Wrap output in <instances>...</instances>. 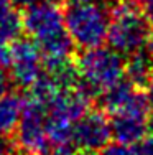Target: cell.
Wrapping results in <instances>:
<instances>
[{
  "mask_svg": "<svg viewBox=\"0 0 153 155\" xmlns=\"http://www.w3.org/2000/svg\"><path fill=\"white\" fill-rule=\"evenodd\" d=\"M115 0H66V3H105V5H112Z\"/></svg>",
  "mask_w": 153,
  "mask_h": 155,
  "instance_id": "ffe728a7",
  "label": "cell"
},
{
  "mask_svg": "<svg viewBox=\"0 0 153 155\" xmlns=\"http://www.w3.org/2000/svg\"><path fill=\"white\" fill-rule=\"evenodd\" d=\"M48 107L40 101L23 96V112L15 130V145L20 152L28 155H49L54 145L49 140L46 127Z\"/></svg>",
  "mask_w": 153,
  "mask_h": 155,
  "instance_id": "5b68a950",
  "label": "cell"
},
{
  "mask_svg": "<svg viewBox=\"0 0 153 155\" xmlns=\"http://www.w3.org/2000/svg\"><path fill=\"white\" fill-rule=\"evenodd\" d=\"M7 71L12 78V83L21 89L31 87L43 76V54L33 38L21 36L13 43L12 60Z\"/></svg>",
  "mask_w": 153,
  "mask_h": 155,
  "instance_id": "52a82bcc",
  "label": "cell"
},
{
  "mask_svg": "<svg viewBox=\"0 0 153 155\" xmlns=\"http://www.w3.org/2000/svg\"><path fill=\"white\" fill-rule=\"evenodd\" d=\"M74 155H99L97 152H92V150H79L78 153H74Z\"/></svg>",
  "mask_w": 153,
  "mask_h": 155,
  "instance_id": "7402d4cb",
  "label": "cell"
},
{
  "mask_svg": "<svg viewBox=\"0 0 153 155\" xmlns=\"http://www.w3.org/2000/svg\"><path fill=\"white\" fill-rule=\"evenodd\" d=\"M153 74V60L147 48L138 50L125 58V78L137 87L145 86L148 78Z\"/></svg>",
  "mask_w": 153,
  "mask_h": 155,
  "instance_id": "8fae6325",
  "label": "cell"
},
{
  "mask_svg": "<svg viewBox=\"0 0 153 155\" xmlns=\"http://www.w3.org/2000/svg\"><path fill=\"white\" fill-rule=\"evenodd\" d=\"M23 112V96L8 91L0 96V135L15 134Z\"/></svg>",
  "mask_w": 153,
  "mask_h": 155,
  "instance_id": "30bf717a",
  "label": "cell"
},
{
  "mask_svg": "<svg viewBox=\"0 0 153 155\" xmlns=\"http://www.w3.org/2000/svg\"><path fill=\"white\" fill-rule=\"evenodd\" d=\"M110 120L100 109H87L72 125L71 145L78 150L100 152L107 143H110Z\"/></svg>",
  "mask_w": 153,
  "mask_h": 155,
  "instance_id": "ba28073f",
  "label": "cell"
},
{
  "mask_svg": "<svg viewBox=\"0 0 153 155\" xmlns=\"http://www.w3.org/2000/svg\"><path fill=\"white\" fill-rule=\"evenodd\" d=\"M64 25L76 48L91 50L107 41L112 5L105 3H66Z\"/></svg>",
  "mask_w": 153,
  "mask_h": 155,
  "instance_id": "3957f363",
  "label": "cell"
},
{
  "mask_svg": "<svg viewBox=\"0 0 153 155\" xmlns=\"http://www.w3.org/2000/svg\"><path fill=\"white\" fill-rule=\"evenodd\" d=\"M74 153L76 152L72 145H59V147H54L49 155H74Z\"/></svg>",
  "mask_w": 153,
  "mask_h": 155,
  "instance_id": "ac0fdd59",
  "label": "cell"
},
{
  "mask_svg": "<svg viewBox=\"0 0 153 155\" xmlns=\"http://www.w3.org/2000/svg\"><path fill=\"white\" fill-rule=\"evenodd\" d=\"M99 155H135V153H133V147L114 142V143H107V145L100 150Z\"/></svg>",
  "mask_w": 153,
  "mask_h": 155,
  "instance_id": "7c38bea8",
  "label": "cell"
},
{
  "mask_svg": "<svg viewBox=\"0 0 153 155\" xmlns=\"http://www.w3.org/2000/svg\"><path fill=\"white\" fill-rule=\"evenodd\" d=\"M145 96H147V101H148V106H150V112L153 116V74L148 78L147 84H145Z\"/></svg>",
  "mask_w": 153,
  "mask_h": 155,
  "instance_id": "e0dca14e",
  "label": "cell"
},
{
  "mask_svg": "<svg viewBox=\"0 0 153 155\" xmlns=\"http://www.w3.org/2000/svg\"><path fill=\"white\" fill-rule=\"evenodd\" d=\"M142 12H143L150 30L153 31V0H142Z\"/></svg>",
  "mask_w": 153,
  "mask_h": 155,
  "instance_id": "2e32d148",
  "label": "cell"
},
{
  "mask_svg": "<svg viewBox=\"0 0 153 155\" xmlns=\"http://www.w3.org/2000/svg\"><path fill=\"white\" fill-rule=\"evenodd\" d=\"M23 28L40 46L45 61L71 60L76 45L64 25V12L58 2H43L25 10Z\"/></svg>",
  "mask_w": 153,
  "mask_h": 155,
  "instance_id": "6da1fadb",
  "label": "cell"
},
{
  "mask_svg": "<svg viewBox=\"0 0 153 155\" xmlns=\"http://www.w3.org/2000/svg\"><path fill=\"white\" fill-rule=\"evenodd\" d=\"M138 93L140 91H138V87L135 84H132L127 78H123L122 81L115 83L114 86L102 91L96 97V104L100 110L112 116V114L120 112L125 107H129L132 104V101L137 97Z\"/></svg>",
  "mask_w": 153,
  "mask_h": 155,
  "instance_id": "9c48e42d",
  "label": "cell"
},
{
  "mask_svg": "<svg viewBox=\"0 0 153 155\" xmlns=\"http://www.w3.org/2000/svg\"><path fill=\"white\" fill-rule=\"evenodd\" d=\"M13 10V5L10 0H0V20H3Z\"/></svg>",
  "mask_w": 153,
  "mask_h": 155,
  "instance_id": "d6986e66",
  "label": "cell"
},
{
  "mask_svg": "<svg viewBox=\"0 0 153 155\" xmlns=\"http://www.w3.org/2000/svg\"><path fill=\"white\" fill-rule=\"evenodd\" d=\"M150 106L145 93H138L133 102L120 112L110 116L112 140L133 147L150 132Z\"/></svg>",
  "mask_w": 153,
  "mask_h": 155,
  "instance_id": "8992f818",
  "label": "cell"
},
{
  "mask_svg": "<svg viewBox=\"0 0 153 155\" xmlns=\"http://www.w3.org/2000/svg\"><path fill=\"white\" fill-rule=\"evenodd\" d=\"M76 68L79 73L78 86L96 101L102 91L125 78V58L112 48L102 45L82 50L76 58Z\"/></svg>",
  "mask_w": 153,
  "mask_h": 155,
  "instance_id": "7a4b0ae2",
  "label": "cell"
},
{
  "mask_svg": "<svg viewBox=\"0 0 153 155\" xmlns=\"http://www.w3.org/2000/svg\"><path fill=\"white\" fill-rule=\"evenodd\" d=\"M133 153L135 155H153V134L147 135L137 145H133Z\"/></svg>",
  "mask_w": 153,
  "mask_h": 155,
  "instance_id": "4fadbf2b",
  "label": "cell"
},
{
  "mask_svg": "<svg viewBox=\"0 0 153 155\" xmlns=\"http://www.w3.org/2000/svg\"><path fill=\"white\" fill-rule=\"evenodd\" d=\"M12 78H10L8 71H7L3 66H0V96L7 94L12 87Z\"/></svg>",
  "mask_w": 153,
  "mask_h": 155,
  "instance_id": "5bb4252c",
  "label": "cell"
},
{
  "mask_svg": "<svg viewBox=\"0 0 153 155\" xmlns=\"http://www.w3.org/2000/svg\"><path fill=\"white\" fill-rule=\"evenodd\" d=\"M12 155H28V153H23V152H20V150L17 149V150H15V152H13Z\"/></svg>",
  "mask_w": 153,
  "mask_h": 155,
  "instance_id": "603a6c76",
  "label": "cell"
},
{
  "mask_svg": "<svg viewBox=\"0 0 153 155\" xmlns=\"http://www.w3.org/2000/svg\"><path fill=\"white\" fill-rule=\"evenodd\" d=\"M13 5V8L17 10H27L33 5H38V3H43V2H59V0H10Z\"/></svg>",
  "mask_w": 153,
  "mask_h": 155,
  "instance_id": "9a60e30c",
  "label": "cell"
},
{
  "mask_svg": "<svg viewBox=\"0 0 153 155\" xmlns=\"http://www.w3.org/2000/svg\"><path fill=\"white\" fill-rule=\"evenodd\" d=\"M150 31L143 12L137 8L135 3L119 2L112 7L105 43L109 48L127 58L129 54L147 46Z\"/></svg>",
  "mask_w": 153,
  "mask_h": 155,
  "instance_id": "277c9868",
  "label": "cell"
},
{
  "mask_svg": "<svg viewBox=\"0 0 153 155\" xmlns=\"http://www.w3.org/2000/svg\"><path fill=\"white\" fill-rule=\"evenodd\" d=\"M145 48H147L148 54H150V56H151V60H153V36H151L150 40H148V43H147V46H145Z\"/></svg>",
  "mask_w": 153,
  "mask_h": 155,
  "instance_id": "44dd1931",
  "label": "cell"
}]
</instances>
